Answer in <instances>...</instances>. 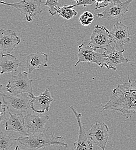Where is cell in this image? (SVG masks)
Instances as JSON below:
<instances>
[{
  "label": "cell",
  "mask_w": 136,
  "mask_h": 150,
  "mask_svg": "<svg viewBox=\"0 0 136 150\" xmlns=\"http://www.w3.org/2000/svg\"><path fill=\"white\" fill-rule=\"evenodd\" d=\"M113 110L121 112L126 119L136 115V80L128 76V82L119 84L113 90L103 110Z\"/></svg>",
  "instance_id": "obj_1"
},
{
  "label": "cell",
  "mask_w": 136,
  "mask_h": 150,
  "mask_svg": "<svg viewBox=\"0 0 136 150\" xmlns=\"http://www.w3.org/2000/svg\"><path fill=\"white\" fill-rule=\"evenodd\" d=\"M62 138L61 136L55 137L54 133L49 135L40 133L38 134H30L27 136H21L15 140L29 150H38L54 144H58L66 149L67 144L61 140Z\"/></svg>",
  "instance_id": "obj_2"
},
{
  "label": "cell",
  "mask_w": 136,
  "mask_h": 150,
  "mask_svg": "<svg viewBox=\"0 0 136 150\" xmlns=\"http://www.w3.org/2000/svg\"><path fill=\"white\" fill-rule=\"evenodd\" d=\"M3 103L7 110L14 113L26 112L31 108L32 98L27 93L14 94L13 95L1 93Z\"/></svg>",
  "instance_id": "obj_3"
},
{
  "label": "cell",
  "mask_w": 136,
  "mask_h": 150,
  "mask_svg": "<svg viewBox=\"0 0 136 150\" xmlns=\"http://www.w3.org/2000/svg\"><path fill=\"white\" fill-rule=\"evenodd\" d=\"M28 72H21L17 75H12L6 86L7 91L15 95L22 93L33 95L32 86L33 80L28 78Z\"/></svg>",
  "instance_id": "obj_4"
},
{
  "label": "cell",
  "mask_w": 136,
  "mask_h": 150,
  "mask_svg": "<svg viewBox=\"0 0 136 150\" xmlns=\"http://www.w3.org/2000/svg\"><path fill=\"white\" fill-rule=\"evenodd\" d=\"M0 2L18 9L21 14L25 16V18L28 22L31 21L34 16L41 14L43 11L41 9L43 0H22L15 3L5 2L1 1Z\"/></svg>",
  "instance_id": "obj_5"
},
{
  "label": "cell",
  "mask_w": 136,
  "mask_h": 150,
  "mask_svg": "<svg viewBox=\"0 0 136 150\" xmlns=\"http://www.w3.org/2000/svg\"><path fill=\"white\" fill-rule=\"evenodd\" d=\"M125 50H117L115 46L111 45L104 49L103 53L105 59L103 63V67L105 66L107 69L117 70V67L120 64H126L130 61V59L123 56Z\"/></svg>",
  "instance_id": "obj_6"
},
{
  "label": "cell",
  "mask_w": 136,
  "mask_h": 150,
  "mask_svg": "<svg viewBox=\"0 0 136 150\" xmlns=\"http://www.w3.org/2000/svg\"><path fill=\"white\" fill-rule=\"evenodd\" d=\"M112 42L109 30L103 25H97L92 32L88 45L95 50L98 49L104 50Z\"/></svg>",
  "instance_id": "obj_7"
},
{
  "label": "cell",
  "mask_w": 136,
  "mask_h": 150,
  "mask_svg": "<svg viewBox=\"0 0 136 150\" xmlns=\"http://www.w3.org/2000/svg\"><path fill=\"white\" fill-rule=\"evenodd\" d=\"M133 1L126 0L120 3L110 4L103 12L96 14L95 16L108 20L120 19L128 12L130 4Z\"/></svg>",
  "instance_id": "obj_8"
},
{
  "label": "cell",
  "mask_w": 136,
  "mask_h": 150,
  "mask_svg": "<svg viewBox=\"0 0 136 150\" xmlns=\"http://www.w3.org/2000/svg\"><path fill=\"white\" fill-rule=\"evenodd\" d=\"M49 119L48 113L44 115L40 114H36L28 113L25 115L24 124L28 134H36L37 133H44L46 131L45 124Z\"/></svg>",
  "instance_id": "obj_9"
},
{
  "label": "cell",
  "mask_w": 136,
  "mask_h": 150,
  "mask_svg": "<svg viewBox=\"0 0 136 150\" xmlns=\"http://www.w3.org/2000/svg\"><path fill=\"white\" fill-rule=\"evenodd\" d=\"M78 61L75 65L77 67L80 62H88L90 64L96 63L101 68H103V63L105 57L103 53H100L88 45L82 43L78 46Z\"/></svg>",
  "instance_id": "obj_10"
},
{
  "label": "cell",
  "mask_w": 136,
  "mask_h": 150,
  "mask_svg": "<svg viewBox=\"0 0 136 150\" xmlns=\"http://www.w3.org/2000/svg\"><path fill=\"white\" fill-rule=\"evenodd\" d=\"M88 134L96 145L102 150H105L110 136V129L107 125L104 122H96L92 126Z\"/></svg>",
  "instance_id": "obj_11"
},
{
  "label": "cell",
  "mask_w": 136,
  "mask_h": 150,
  "mask_svg": "<svg viewBox=\"0 0 136 150\" xmlns=\"http://www.w3.org/2000/svg\"><path fill=\"white\" fill-rule=\"evenodd\" d=\"M21 39L11 30H0V51L1 55L10 54L19 44Z\"/></svg>",
  "instance_id": "obj_12"
},
{
  "label": "cell",
  "mask_w": 136,
  "mask_h": 150,
  "mask_svg": "<svg viewBox=\"0 0 136 150\" xmlns=\"http://www.w3.org/2000/svg\"><path fill=\"white\" fill-rule=\"evenodd\" d=\"M110 35L112 42L115 43V46L119 50H123V46L130 41L129 28L120 21L114 24Z\"/></svg>",
  "instance_id": "obj_13"
},
{
  "label": "cell",
  "mask_w": 136,
  "mask_h": 150,
  "mask_svg": "<svg viewBox=\"0 0 136 150\" xmlns=\"http://www.w3.org/2000/svg\"><path fill=\"white\" fill-rule=\"evenodd\" d=\"M33 98L31 100V109L33 112L42 114L44 112L48 113L51 107V103L54 100L51 96L50 91L46 88L45 91L36 96L34 95H30Z\"/></svg>",
  "instance_id": "obj_14"
},
{
  "label": "cell",
  "mask_w": 136,
  "mask_h": 150,
  "mask_svg": "<svg viewBox=\"0 0 136 150\" xmlns=\"http://www.w3.org/2000/svg\"><path fill=\"white\" fill-rule=\"evenodd\" d=\"M70 109H71L76 117L79 128L78 139L74 143V150H93V144L88 139L85 128L81 122L82 114L77 112L73 106H70Z\"/></svg>",
  "instance_id": "obj_15"
},
{
  "label": "cell",
  "mask_w": 136,
  "mask_h": 150,
  "mask_svg": "<svg viewBox=\"0 0 136 150\" xmlns=\"http://www.w3.org/2000/svg\"><path fill=\"white\" fill-rule=\"evenodd\" d=\"M10 117L6 122L5 129L6 131H14L18 132L23 136L28 135L24 124L25 116L22 113L12 114L7 110Z\"/></svg>",
  "instance_id": "obj_16"
},
{
  "label": "cell",
  "mask_w": 136,
  "mask_h": 150,
  "mask_svg": "<svg viewBox=\"0 0 136 150\" xmlns=\"http://www.w3.org/2000/svg\"><path fill=\"white\" fill-rule=\"evenodd\" d=\"M48 61V55L41 52H37L28 55L26 60L28 74H32L35 69H39L41 66L47 67Z\"/></svg>",
  "instance_id": "obj_17"
},
{
  "label": "cell",
  "mask_w": 136,
  "mask_h": 150,
  "mask_svg": "<svg viewBox=\"0 0 136 150\" xmlns=\"http://www.w3.org/2000/svg\"><path fill=\"white\" fill-rule=\"evenodd\" d=\"M21 66V62L18 59L11 54L1 55L0 59V67H1V74H11L14 75Z\"/></svg>",
  "instance_id": "obj_18"
},
{
  "label": "cell",
  "mask_w": 136,
  "mask_h": 150,
  "mask_svg": "<svg viewBox=\"0 0 136 150\" xmlns=\"http://www.w3.org/2000/svg\"><path fill=\"white\" fill-rule=\"evenodd\" d=\"M57 13L59 16L67 20H70L75 18L78 15L77 12L73 9V8H70L69 5H65L64 6L58 8Z\"/></svg>",
  "instance_id": "obj_19"
},
{
  "label": "cell",
  "mask_w": 136,
  "mask_h": 150,
  "mask_svg": "<svg viewBox=\"0 0 136 150\" xmlns=\"http://www.w3.org/2000/svg\"><path fill=\"white\" fill-rule=\"evenodd\" d=\"M14 135H7L3 132L0 133V150H10L14 145Z\"/></svg>",
  "instance_id": "obj_20"
},
{
  "label": "cell",
  "mask_w": 136,
  "mask_h": 150,
  "mask_svg": "<svg viewBox=\"0 0 136 150\" xmlns=\"http://www.w3.org/2000/svg\"><path fill=\"white\" fill-rule=\"evenodd\" d=\"M94 20L93 15L88 11L83 12L80 16L79 21L83 26H88L90 25Z\"/></svg>",
  "instance_id": "obj_21"
},
{
  "label": "cell",
  "mask_w": 136,
  "mask_h": 150,
  "mask_svg": "<svg viewBox=\"0 0 136 150\" xmlns=\"http://www.w3.org/2000/svg\"><path fill=\"white\" fill-rule=\"evenodd\" d=\"M58 5V0H45V5L49 8L48 12L52 16H55L58 14L57 10Z\"/></svg>",
  "instance_id": "obj_22"
},
{
  "label": "cell",
  "mask_w": 136,
  "mask_h": 150,
  "mask_svg": "<svg viewBox=\"0 0 136 150\" xmlns=\"http://www.w3.org/2000/svg\"><path fill=\"white\" fill-rule=\"evenodd\" d=\"M77 1V4L73 5H69L70 8H73L78 6H83L86 7L89 5H93L96 4V0H74Z\"/></svg>",
  "instance_id": "obj_23"
},
{
  "label": "cell",
  "mask_w": 136,
  "mask_h": 150,
  "mask_svg": "<svg viewBox=\"0 0 136 150\" xmlns=\"http://www.w3.org/2000/svg\"><path fill=\"white\" fill-rule=\"evenodd\" d=\"M121 2L120 0H105L103 3L96 4L95 9H99L101 8H104L110 4L111 3H120Z\"/></svg>",
  "instance_id": "obj_24"
},
{
  "label": "cell",
  "mask_w": 136,
  "mask_h": 150,
  "mask_svg": "<svg viewBox=\"0 0 136 150\" xmlns=\"http://www.w3.org/2000/svg\"><path fill=\"white\" fill-rule=\"evenodd\" d=\"M6 106L4 104L3 102H1L0 106V121H2L6 119Z\"/></svg>",
  "instance_id": "obj_25"
},
{
  "label": "cell",
  "mask_w": 136,
  "mask_h": 150,
  "mask_svg": "<svg viewBox=\"0 0 136 150\" xmlns=\"http://www.w3.org/2000/svg\"><path fill=\"white\" fill-rule=\"evenodd\" d=\"M105 0H96V4H99L103 3Z\"/></svg>",
  "instance_id": "obj_26"
},
{
  "label": "cell",
  "mask_w": 136,
  "mask_h": 150,
  "mask_svg": "<svg viewBox=\"0 0 136 150\" xmlns=\"http://www.w3.org/2000/svg\"><path fill=\"white\" fill-rule=\"evenodd\" d=\"M15 150H21L20 149V147L19 146H16V148H15Z\"/></svg>",
  "instance_id": "obj_27"
}]
</instances>
